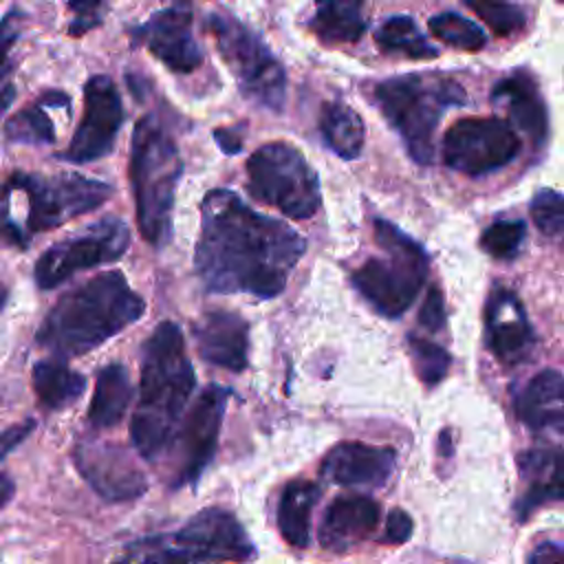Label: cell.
<instances>
[{
	"label": "cell",
	"mask_w": 564,
	"mask_h": 564,
	"mask_svg": "<svg viewBox=\"0 0 564 564\" xmlns=\"http://www.w3.org/2000/svg\"><path fill=\"white\" fill-rule=\"evenodd\" d=\"M304 251L306 240L297 231L253 212L229 189H212L200 203L194 267L212 293L275 297Z\"/></svg>",
	"instance_id": "6da1fadb"
},
{
	"label": "cell",
	"mask_w": 564,
	"mask_h": 564,
	"mask_svg": "<svg viewBox=\"0 0 564 564\" xmlns=\"http://www.w3.org/2000/svg\"><path fill=\"white\" fill-rule=\"evenodd\" d=\"M194 386L196 375L181 328L161 322L141 350L139 405L130 423L132 445L143 458L152 460L167 447Z\"/></svg>",
	"instance_id": "7a4b0ae2"
},
{
	"label": "cell",
	"mask_w": 564,
	"mask_h": 564,
	"mask_svg": "<svg viewBox=\"0 0 564 564\" xmlns=\"http://www.w3.org/2000/svg\"><path fill=\"white\" fill-rule=\"evenodd\" d=\"M145 311L121 271H106L68 291L37 328V344L59 357L88 352L134 324Z\"/></svg>",
	"instance_id": "3957f363"
},
{
	"label": "cell",
	"mask_w": 564,
	"mask_h": 564,
	"mask_svg": "<svg viewBox=\"0 0 564 564\" xmlns=\"http://www.w3.org/2000/svg\"><path fill=\"white\" fill-rule=\"evenodd\" d=\"M183 172L176 143L154 115L137 121L130 150V183L141 236L161 247L170 238L174 192Z\"/></svg>",
	"instance_id": "277c9868"
},
{
	"label": "cell",
	"mask_w": 564,
	"mask_h": 564,
	"mask_svg": "<svg viewBox=\"0 0 564 564\" xmlns=\"http://www.w3.org/2000/svg\"><path fill=\"white\" fill-rule=\"evenodd\" d=\"M375 99L388 123L403 139L410 156L427 165L434 156V132L447 108L467 101L463 88L445 75H401L381 82Z\"/></svg>",
	"instance_id": "5b68a950"
},
{
	"label": "cell",
	"mask_w": 564,
	"mask_h": 564,
	"mask_svg": "<svg viewBox=\"0 0 564 564\" xmlns=\"http://www.w3.org/2000/svg\"><path fill=\"white\" fill-rule=\"evenodd\" d=\"M375 240L383 258L366 260L352 273V286L379 315L399 317L423 286L430 258L414 238L383 218L375 220Z\"/></svg>",
	"instance_id": "8992f818"
},
{
	"label": "cell",
	"mask_w": 564,
	"mask_h": 564,
	"mask_svg": "<svg viewBox=\"0 0 564 564\" xmlns=\"http://www.w3.org/2000/svg\"><path fill=\"white\" fill-rule=\"evenodd\" d=\"M256 546L242 524L225 509H203L192 516L174 535L141 540L130 546L123 560L143 562H245Z\"/></svg>",
	"instance_id": "52a82bcc"
},
{
	"label": "cell",
	"mask_w": 564,
	"mask_h": 564,
	"mask_svg": "<svg viewBox=\"0 0 564 564\" xmlns=\"http://www.w3.org/2000/svg\"><path fill=\"white\" fill-rule=\"evenodd\" d=\"M247 187L253 198L295 220L313 216L322 203L317 172L300 150L282 141L267 143L249 156Z\"/></svg>",
	"instance_id": "ba28073f"
},
{
	"label": "cell",
	"mask_w": 564,
	"mask_h": 564,
	"mask_svg": "<svg viewBox=\"0 0 564 564\" xmlns=\"http://www.w3.org/2000/svg\"><path fill=\"white\" fill-rule=\"evenodd\" d=\"M207 29L216 40L218 53L240 84V90L256 104L280 110L286 93V77L271 51L238 20L212 13Z\"/></svg>",
	"instance_id": "9c48e42d"
},
{
	"label": "cell",
	"mask_w": 564,
	"mask_h": 564,
	"mask_svg": "<svg viewBox=\"0 0 564 564\" xmlns=\"http://www.w3.org/2000/svg\"><path fill=\"white\" fill-rule=\"evenodd\" d=\"M29 198L26 231H46L66 220L99 207L112 192L104 181L82 174H24L18 172L9 181Z\"/></svg>",
	"instance_id": "30bf717a"
},
{
	"label": "cell",
	"mask_w": 564,
	"mask_h": 564,
	"mask_svg": "<svg viewBox=\"0 0 564 564\" xmlns=\"http://www.w3.org/2000/svg\"><path fill=\"white\" fill-rule=\"evenodd\" d=\"M520 152V137L498 117L458 119L443 139V161L454 172L482 176L511 163Z\"/></svg>",
	"instance_id": "8fae6325"
},
{
	"label": "cell",
	"mask_w": 564,
	"mask_h": 564,
	"mask_svg": "<svg viewBox=\"0 0 564 564\" xmlns=\"http://www.w3.org/2000/svg\"><path fill=\"white\" fill-rule=\"evenodd\" d=\"M128 245L130 231L126 223L119 218H101L84 234L46 249L35 264V282L40 289H53L77 271L117 260L126 253Z\"/></svg>",
	"instance_id": "7c38bea8"
},
{
	"label": "cell",
	"mask_w": 564,
	"mask_h": 564,
	"mask_svg": "<svg viewBox=\"0 0 564 564\" xmlns=\"http://www.w3.org/2000/svg\"><path fill=\"white\" fill-rule=\"evenodd\" d=\"M121 123L123 106L117 86L106 75L90 77L84 86V117L62 159L86 163L106 156Z\"/></svg>",
	"instance_id": "4fadbf2b"
},
{
	"label": "cell",
	"mask_w": 564,
	"mask_h": 564,
	"mask_svg": "<svg viewBox=\"0 0 564 564\" xmlns=\"http://www.w3.org/2000/svg\"><path fill=\"white\" fill-rule=\"evenodd\" d=\"M229 394L227 388L209 383L187 412L181 430V467L174 474V487L196 482L214 458Z\"/></svg>",
	"instance_id": "5bb4252c"
},
{
	"label": "cell",
	"mask_w": 564,
	"mask_h": 564,
	"mask_svg": "<svg viewBox=\"0 0 564 564\" xmlns=\"http://www.w3.org/2000/svg\"><path fill=\"white\" fill-rule=\"evenodd\" d=\"M73 463L84 480L108 502L134 500L148 489L143 471L119 445L84 441L75 447Z\"/></svg>",
	"instance_id": "9a60e30c"
},
{
	"label": "cell",
	"mask_w": 564,
	"mask_h": 564,
	"mask_svg": "<svg viewBox=\"0 0 564 564\" xmlns=\"http://www.w3.org/2000/svg\"><path fill=\"white\" fill-rule=\"evenodd\" d=\"M487 348L505 366L522 364L535 344L533 328L520 297L507 286H494L485 304Z\"/></svg>",
	"instance_id": "2e32d148"
},
{
	"label": "cell",
	"mask_w": 564,
	"mask_h": 564,
	"mask_svg": "<svg viewBox=\"0 0 564 564\" xmlns=\"http://www.w3.org/2000/svg\"><path fill=\"white\" fill-rule=\"evenodd\" d=\"M139 37L174 73H192L203 62V53L192 35V9L183 0L161 9L141 24Z\"/></svg>",
	"instance_id": "e0dca14e"
},
{
	"label": "cell",
	"mask_w": 564,
	"mask_h": 564,
	"mask_svg": "<svg viewBox=\"0 0 564 564\" xmlns=\"http://www.w3.org/2000/svg\"><path fill=\"white\" fill-rule=\"evenodd\" d=\"M397 467V452L386 445L344 441L328 449L319 474L344 487H381Z\"/></svg>",
	"instance_id": "ac0fdd59"
},
{
	"label": "cell",
	"mask_w": 564,
	"mask_h": 564,
	"mask_svg": "<svg viewBox=\"0 0 564 564\" xmlns=\"http://www.w3.org/2000/svg\"><path fill=\"white\" fill-rule=\"evenodd\" d=\"M518 471L522 494L516 500V516L520 522L549 502H564V449L531 447L518 454Z\"/></svg>",
	"instance_id": "d6986e66"
},
{
	"label": "cell",
	"mask_w": 564,
	"mask_h": 564,
	"mask_svg": "<svg viewBox=\"0 0 564 564\" xmlns=\"http://www.w3.org/2000/svg\"><path fill=\"white\" fill-rule=\"evenodd\" d=\"M198 355L214 366L240 372L247 368L249 326L231 311H209L194 326Z\"/></svg>",
	"instance_id": "ffe728a7"
},
{
	"label": "cell",
	"mask_w": 564,
	"mask_h": 564,
	"mask_svg": "<svg viewBox=\"0 0 564 564\" xmlns=\"http://www.w3.org/2000/svg\"><path fill=\"white\" fill-rule=\"evenodd\" d=\"M381 507L370 496L335 498L319 527V544L330 551H348L366 540L379 524Z\"/></svg>",
	"instance_id": "44dd1931"
},
{
	"label": "cell",
	"mask_w": 564,
	"mask_h": 564,
	"mask_svg": "<svg viewBox=\"0 0 564 564\" xmlns=\"http://www.w3.org/2000/svg\"><path fill=\"white\" fill-rule=\"evenodd\" d=\"M518 419L533 432L564 430V375L546 368L516 397Z\"/></svg>",
	"instance_id": "7402d4cb"
},
{
	"label": "cell",
	"mask_w": 564,
	"mask_h": 564,
	"mask_svg": "<svg viewBox=\"0 0 564 564\" xmlns=\"http://www.w3.org/2000/svg\"><path fill=\"white\" fill-rule=\"evenodd\" d=\"M496 106H502L509 119L533 141L542 143L549 130V117L540 90L531 75L524 70L511 73L500 79L491 93Z\"/></svg>",
	"instance_id": "603a6c76"
},
{
	"label": "cell",
	"mask_w": 564,
	"mask_h": 564,
	"mask_svg": "<svg viewBox=\"0 0 564 564\" xmlns=\"http://www.w3.org/2000/svg\"><path fill=\"white\" fill-rule=\"evenodd\" d=\"M319 498V487L311 480H293L284 487L278 505V529L297 549L311 542V513Z\"/></svg>",
	"instance_id": "cb8c5ba5"
},
{
	"label": "cell",
	"mask_w": 564,
	"mask_h": 564,
	"mask_svg": "<svg viewBox=\"0 0 564 564\" xmlns=\"http://www.w3.org/2000/svg\"><path fill=\"white\" fill-rule=\"evenodd\" d=\"M132 397L130 377L126 366L108 364L99 370L95 392L90 399L88 421L95 427H112L119 423L123 412L128 410Z\"/></svg>",
	"instance_id": "d4e9b609"
},
{
	"label": "cell",
	"mask_w": 564,
	"mask_h": 564,
	"mask_svg": "<svg viewBox=\"0 0 564 564\" xmlns=\"http://www.w3.org/2000/svg\"><path fill=\"white\" fill-rule=\"evenodd\" d=\"M317 11L308 26L322 42H357L366 31L364 0H315Z\"/></svg>",
	"instance_id": "484cf974"
},
{
	"label": "cell",
	"mask_w": 564,
	"mask_h": 564,
	"mask_svg": "<svg viewBox=\"0 0 564 564\" xmlns=\"http://www.w3.org/2000/svg\"><path fill=\"white\" fill-rule=\"evenodd\" d=\"M319 130L326 145L341 159L352 161L361 154L366 128L361 117L341 101H330L322 108Z\"/></svg>",
	"instance_id": "4316f807"
},
{
	"label": "cell",
	"mask_w": 564,
	"mask_h": 564,
	"mask_svg": "<svg viewBox=\"0 0 564 564\" xmlns=\"http://www.w3.org/2000/svg\"><path fill=\"white\" fill-rule=\"evenodd\" d=\"M86 388L84 375L70 370L62 361L44 359L33 366V390L37 399L53 410L75 401Z\"/></svg>",
	"instance_id": "83f0119b"
},
{
	"label": "cell",
	"mask_w": 564,
	"mask_h": 564,
	"mask_svg": "<svg viewBox=\"0 0 564 564\" xmlns=\"http://www.w3.org/2000/svg\"><path fill=\"white\" fill-rule=\"evenodd\" d=\"M377 44L388 51V53H401L410 59H430L436 57L438 51L421 35L412 18L405 15H394L386 20L377 33H375Z\"/></svg>",
	"instance_id": "f1b7e54d"
},
{
	"label": "cell",
	"mask_w": 564,
	"mask_h": 564,
	"mask_svg": "<svg viewBox=\"0 0 564 564\" xmlns=\"http://www.w3.org/2000/svg\"><path fill=\"white\" fill-rule=\"evenodd\" d=\"M427 26L436 40L463 51H478L487 42L485 31L458 13H438L430 18Z\"/></svg>",
	"instance_id": "f546056e"
},
{
	"label": "cell",
	"mask_w": 564,
	"mask_h": 564,
	"mask_svg": "<svg viewBox=\"0 0 564 564\" xmlns=\"http://www.w3.org/2000/svg\"><path fill=\"white\" fill-rule=\"evenodd\" d=\"M531 218L535 227L557 247L564 249V194L540 189L531 200Z\"/></svg>",
	"instance_id": "4dcf8cb0"
},
{
	"label": "cell",
	"mask_w": 564,
	"mask_h": 564,
	"mask_svg": "<svg viewBox=\"0 0 564 564\" xmlns=\"http://www.w3.org/2000/svg\"><path fill=\"white\" fill-rule=\"evenodd\" d=\"M4 132L11 141H18V143H51V141H55L53 123L40 106H29V108L20 110L18 115H13L7 121Z\"/></svg>",
	"instance_id": "1f68e13d"
},
{
	"label": "cell",
	"mask_w": 564,
	"mask_h": 564,
	"mask_svg": "<svg viewBox=\"0 0 564 564\" xmlns=\"http://www.w3.org/2000/svg\"><path fill=\"white\" fill-rule=\"evenodd\" d=\"M465 2L480 20H485V24L496 35H511L520 31L527 22L524 11L511 0H465Z\"/></svg>",
	"instance_id": "d6a6232c"
},
{
	"label": "cell",
	"mask_w": 564,
	"mask_h": 564,
	"mask_svg": "<svg viewBox=\"0 0 564 564\" xmlns=\"http://www.w3.org/2000/svg\"><path fill=\"white\" fill-rule=\"evenodd\" d=\"M524 236H527V229L522 220H496L482 231L480 247L491 258L511 260L518 256Z\"/></svg>",
	"instance_id": "836d02e7"
},
{
	"label": "cell",
	"mask_w": 564,
	"mask_h": 564,
	"mask_svg": "<svg viewBox=\"0 0 564 564\" xmlns=\"http://www.w3.org/2000/svg\"><path fill=\"white\" fill-rule=\"evenodd\" d=\"M408 344L412 350V361L419 379L425 386H436L438 381H443V377L449 370V361H452L449 355L438 344L416 335H410Z\"/></svg>",
	"instance_id": "e575fe53"
},
{
	"label": "cell",
	"mask_w": 564,
	"mask_h": 564,
	"mask_svg": "<svg viewBox=\"0 0 564 564\" xmlns=\"http://www.w3.org/2000/svg\"><path fill=\"white\" fill-rule=\"evenodd\" d=\"M33 427H35V423L29 419V421H24V423H15V425L2 430V432H0V460H2L11 449H15V447L33 432ZM13 489H15L13 480H11L7 474L0 471V507H4V505L11 500Z\"/></svg>",
	"instance_id": "d590c367"
},
{
	"label": "cell",
	"mask_w": 564,
	"mask_h": 564,
	"mask_svg": "<svg viewBox=\"0 0 564 564\" xmlns=\"http://www.w3.org/2000/svg\"><path fill=\"white\" fill-rule=\"evenodd\" d=\"M104 0H68V9L75 13V20L68 26L70 35H82L101 24Z\"/></svg>",
	"instance_id": "8d00e7d4"
},
{
	"label": "cell",
	"mask_w": 564,
	"mask_h": 564,
	"mask_svg": "<svg viewBox=\"0 0 564 564\" xmlns=\"http://www.w3.org/2000/svg\"><path fill=\"white\" fill-rule=\"evenodd\" d=\"M419 324L427 330H441L445 326V302L438 291V286H432L423 300V306L419 311Z\"/></svg>",
	"instance_id": "74e56055"
},
{
	"label": "cell",
	"mask_w": 564,
	"mask_h": 564,
	"mask_svg": "<svg viewBox=\"0 0 564 564\" xmlns=\"http://www.w3.org/2000/svg\"><path fill=\"white\" fill-rule=\"evenodd\" d=\"M412 518L403 509H392L386 520V531L381 535V542L386 544H403L412 535Z\"/></svg>",
	"instance_id": "f35d334b"
},
{
	"label": "cell",
	"mask_w": 564,
	"mask_h": 564,
	"mask_svg": "<svg viewBox=\"0 0 564 564\" xmlns=\"http://www.w3.org/2000/svg\"><path fill=\"white\" fill-rule=\"evenodd\" d=\"M9 192H11V185L0 187V238L11 245L24 247L26 236L22 234V229H18V225L9 216Z\"/></svg>",
	"instance_id": "ab89813d"
},
{
	"label": "cell",
	"mask_w": 564,
	"mask_h": 564,
	"mask_svg": "<svg viewBox=\"0 0 564 564\" xmlns=\"http://www.w3.org/2000/svg\"><path fill=\"white\" fill-rule=\"evenodd\" d=\"M20 18H22V13H20L18 9H13V11H9V13L0 20V66L4 64L9 48H11L13 42L18 40V33H20Z\"/></svg>",
	"instance_id": "60d3db41"
},
{
	"label": "cell",
	"mask_w": 564,
	"mask_h": 564,
	"mask_svg": "<svg viewBox=\"0 0 564 564\" xmlns=\"http://www.w3.org/2000/svg\"><path fill=\"white\" fill-rule=\"evenodd\" d=\"M529 562H564V546L544 542L529 555Z\"/></svg>",
	"instance_id": "b9f144b4"
},
{
	"label": "cell",
	"mask_w": 564,
	"mask_h": 564,
	"mask_svg": "<svg viewBox=\"0 0 564 564\" xmlns=\"http://www.w3.org/2000/svg\"><path fill=\"white\" fill-rule=\"evenodd\" d=\"M214 137H216V141H218V145H220L227 154H236V152H240V148H242L240 139H238L236 132H231V130H216Z\"/></svg>",
	"instance_id": "7bdbcfd3"
},
{
	"label": "cell",
	"mask_w": 564,
	"mask_h": 564,
	"mask_svg": "<svg viewBox=\"0 0 564 564\" xmlns=\"http://www.w3.org/2000/svg\"><path fill=\"white\" fill-rule=\"evenodd\" d=\"M13 95H15V90H13V86L9 84V86H4V90L0 93V115L7 110V106L13 101Z\"/></svg>",
	"instance_id": "ee69618b"
},
{
	"label": "cell",
	"mask_w": 564,
	"mask_h": 564,
	"mask_svg": "<svg viewBox=\"0 0 564 564\" xmlns=\"http://www.w3.org/2000/svg\"><path fill=\"white\" fill-rule=\"evenodd\" d=\"M4 302H7V286L0 284V308L4 306Z\"/></svg>",
	"instance_id": "f6af8a7d"
},
{
	"label": "cell",
	"mask_w": 564,
	"mask_h": 564,
	"mask_svg": "<svg viewBox=\"0 0 564 564\" xmlns=\"http://www.w3.org/2000/svg\"><path fill=\"white\" fill-rule=\"evenodd\" d=\"M2 73H4V68H0V77H2Z\"/></svg>",
	"instance_id": "bcb514c9"
}]
</instances>
